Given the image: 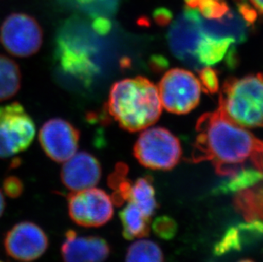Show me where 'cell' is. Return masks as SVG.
Returning <instances> with one entry per match:
<instances>
[{
	"mask_svg": "<svg viewBox=\"0 0 263 262\" xmlns=\"http://www.w3.org/2000/svg\"><path fill=\"white\" fill-rule=\"evenodd\" d=\"M194 162L209 160L221 176H233L250 162L263 172V141L228 119L220 109L199 119Z\"/></svg>",
	"mask_w": 263,
	"mask_h": 262,
	"instance_id": "1",
	"label": "cell"
},
{
	"mask_svg": "<svg viewBox=\"0 0 263 262\" xmlns=\"http://www.w3.org/2000/svg\"><path fill=\"white\" fill-rule=\"evenodd\" d=\"M107 110L122 129L144 130L161 115L158 87L144 77L116 82L110 90Z\"/></svg>",
	"mask_w": 263,
	"mask_h": 262,
	"instance_id": "2",
	"label": "cell"
},
{
	"mask_svg": "<svg viewBox=\"0 0 263 262\" xmlns=\"http://www.w3.org/2000/svg\"><path fill=\"white\" fill-rule=\"evenodd\" d=\"M218 108L239 126L263 127V74L227 80L220 94Z\"/></svg>",
	"mask_w": 263,
	"mask_h": 262,
	"instance_id": "3",
	"label": "cell"
},
{
	"mask_svg": "<svg viewBox=\"0 0 263 262\" xmlns=\"http://www.w3.org/2000/svg\"><path fill=\"white\" fill-rule=\"evenodd\" d=\"M181 152L178 139L161 127L144 129L134 146V155L139 163L158 171L174 168L181 159Z\"/></svg>",
	"mask_w": 263,
	"mask_h": 262,
	"instance_id": "4",
	"label": "cell"
},
{
	"mask_svg": "<svg viewBox=\"0 0 263 262\" xmlns=\"http://www.w3.org/2000/svg\"><path fill=\"white\" fill-rule=\"evenodd\" d=\"M158 89L165 110L172 114H186L199 105L202 86L193 72L173 68L164 73Z\"/></svg>",
	"mask_w": 263,
	"mask_h": 262,
	"instance_id": "5",
	"label": "cell"
},
{
	"mask_svg": "<svg viewBox=\"0 0 263 262\" xmlns=\"http://www.w3.org/2000/svg\"><path fill=\"white\" fill-rule=\"evenodd\" d=\"M35 124L20 103L0 106V158L25 151L35 136Z\"/></svg>",
	"mask_w": 263,
	"mask_h": 262,
	"instance_id": "6",
	"label": "cell"
},
{
	"mask_svg": "<svg viewBox=\"0 0 263 262\" xmlns=\"http://www.w3.org/2000/svg\"><path fill=\"white\" fill-rule=\"evenodd\" d=\"M0 43L12 55L31 57L41 48L43 30L37 21L31 15L12 13L1 24Z\"/></svg>",
	"mask_w": 263,
	"mask_h": 262,
	"instance_id": "7",
	"label": "cell"
},
{
	"mask_svg": "<svg viewBox=\"0 0 263 262\" xmlns=\"http://www.w3.org/2000/svg\"><path fill=\"white\" fill-rule=\"evenodd\" d=\"M70 217L78 225L98 228L108 222L114 215V201L105 191L92 188L68 196Z\"/></svg>",
	"mask_w": 263,
	"mask_h": 262,
	"instance_id": "8",
	"label": "cell"
},
{
	"mask_svg": "<svg viewBox=\"0 0 263 262\" xmlns=\"http://www.w3.org/2000/svg\"><path fill=\"white\" fill-rule=\"evenodd\" d=\"M48 237L34 223L23 221L14 226L5 237V249L10 257L19 261L37 260L48 248Z\"/></svg>",
	"mask_w": 263,
	"mask_h": 262,
	"instance_id": "9",
	"label": "cell"
},
{
	"mask_svg": "<svg viewBox=\"0 0 263 262\" xmlns=\"http://www.w3.org/2000/svg\"><path fill=\"white\" fill-rule=\"evenodd\" d=\"M40 141L49 158L63 163L77 153L80 131L64 119H50L40 129Z\"/></svg>",
	"mask_w": 263,
	"mask_h": 262,
	"instance_id": "10",
	"label": "cell"
},
{
	"mask_svg": "<svg viewBox=\"0 0 263 262\" xmlns=\"http://www.w3.org/2000/svg\"><path fill=\"white\" fill-rule=\"evenodd\" d=\"M203 35L199 14L194 9L186 7L171 27L170 45L178 58L196 63L194 54Z\"/></svg>",
	"mask_w": 263,
	"mask_h": 262,
	"instance_id": "11",
	"label": "cell"
},
{
	"mask_svg": "<svg viewBox=\"0 0 263 262\" xmlns=\"http://www.w3.org/2000/svg\"><path fill=\"white\" fill-rule=\"evenodd\" d=\"M102 176V169L91 154L80 152L66 161L61 172L65 186L72 193L95 188Z\"/></svg>",
	"mask_w": 263,
	"mask_h": 262,
	"instance_id": "12",
	"label": "cell"
},
{
	"mask_svg": "<svg viewBox=\"0 0 263 262\" xmlns=\"http://www.w3.org/2000/svg\"><path fill=\"white\" fill-rule=\"evenodd\" d=\"M109 254V245L106 240L93 236H78L72 230L67 232L62 245L63 262H103Z\"/></svg>",
	"mask_w": 263,
	"mask_h": 262,
	"instance_id": "13",
	"label": "cell"
},
{
	"mask_svg": "<svg viewBox=\"0 0 263 262\" xmlns=\"http://www.w3.org/2000/svg\"><path fill=\"white\" fill-rule=\"evenodd\" d=\"M235 40L231 38H216L204 33L195 50V61L198 64L210 67L221 62L232 44Z\"/></svg>",
	"mask_w": 263,
	"mask_h": 262,
	"instance_id": "14",
	"label": "cell"
},
{
	"mask_svg": "<svg viewBox=\"0 0 263 262\" xmlns=\"http://www.w3.org/2000/svg\"><path fill=\"white\" fill-rule=\"evenodd\" d=\"M120 219L123 234L126 239L141 238L148 234L149 218L135 203L128 202V204L120 212Z\"/></svg>",
	"mask_w": 263,
	"mask_h": 262,
	"instance_id": "15",
	"label": "cell"
},
{
	"mask_svg": "<svg viewBox=\"0 0 263 262\" xmlns=\"http://www.w3.org/2000/svg\"><path fill=\"white\" fill-rule=\"evenodd\" d=\"M20 67L13 60L0 54V102L14 97L21 88Z\"/></svg>",
	"mask_w": 263,
	"mask_h": 262,
	"instance_id": "16",
	"label": "cell"
},
{
	"mask_svg": "<svg viewBox=\"0 0 263 262\" xmlns=\"http://www.w3.org/2000/svg\"><path fill=\"white\" fill-rule=\"evenodd\" d=\"M126 200L135 203L149 219L157 207L155 191L146 178H139L134 184H130Z\"/></svg>",
	"mask_w": 263,
	"mask_h": 262,
	"instance_id": "17",
	"label": "cell"
},
{
	"mask_svg": "<svg viewBox=\"0 0 263 262\" xmlns=\"http://www.w3.org/2000/svg\"><path fill=\"white\" fill-rule=\"evenodd\" d=\"M126 262H164L159 245L150 240H138L129 248Z\"/></svg>",
	"mask_w": 263,
	"mask_h": 262,
	"instance_id": "18",
	"label": "cell"
},
{
	"mask_svg": "<svg viewBox=\"0 0 263 262\" xmlns=\"http://www.w3.org/2000/svg\"><path fill=\"white\" fill-rule=\"evenodd\" d=\"M186 7L196 10L203 20H217L228 15L231 9L227 0H185Z\"/></svg>",
	"mask_w": 263,
	"mask_h": 262,
	"instance_id": "19",
	"label": "cell"
},
{
	"mask_svg": "<svg viewBox=\"0 0 263 262\" xmlns=\"http://www.w3.org/2000/svg\"><path fill=\"white\" fill-rule=\"evenodd\" d=\"M263 179V172L257 169L243 168L238 171L235 175L231 176V179L225 185L219 188L221 193L228 192H243L251 185H256Z\"/></svg>",
	"mask_w": 263,
	"mask_h": 262,
	"instance_id": "20",
	"label": "cell"
},
{
	"mask_svg": "<svg viewBox=\"0 0 263 262\" xmlns=\"http://www.w3.org/2000/svg\"><path fill=\"white\" fill-rule=\"evenodd\" d=\"M199 81L202 89L207 93H216L218 90V78L215 70L210 67L202 68L199 72Z\"/></svg>",
	"mask_w": 263,
	"mask_h": 262,
	"instance_id": "21",
	"label": "cell"
},
{
	"mask_svg": "<svg viewBox=\"0 0 263 262\" xmlns=\"http://www.w3.org/2000/svg\"><path fill=\"white\" fill-rule=\"evenodd\" d=\"M154 226V231L162 237L170 238L173 237L176 233V224L169 218H159Z\"/></svg>",
	"mask_w": 263,
	"mask_h": 262,
	"instance_id": "22",
	"label": "cell"
},
{
	"mask_svg": "<svg viewBox=\"0 0 263 262\" xmlns=\"http://www.w3.org/2000/svg\"><path fill=\"white\" fill-rule=\"evenodd\" d=\"M5 193L10 198H17L23 190V185L20 179L15 176H10L4 181Z\"/></svg>",
	"mask_w": 263,
	"mask_h": 262,
	"instance_id": "23",
	"label": "cell"
},
{
	"mask_svg": "<svg viewBox=\"0 0 263 262\" xmlns=\"http://www.w3.org/2000/svg\"><path fill=\"white\" fill-rule=\"evenodd\" d=\"M239 4H243L256 13V15H263V0H238Z\"/></svg>",
	"mask_w": 263,
	"mask_h": 262,
	"instance_id": "24",
	"label": "cell"
},
{
	"mask_svg": "<svg viewBox=\"0 0 263 262\" xmlns=\"http://www.w3.org/2000/svg\"><path fill=\"white\" fill-rule=\"evenodd\" d=\"M5 199H4V196H3L2 193L0 192V216L2 215L4 210H5Z\"/></svg>",
	"mask_w": 263,
	"mask_h": 262,
	"instance_id": "25",
	"label": "cell"
},
{
	"mask_svg": "<svg viewBox=\"0 0 263 262\" xmlns=\"http://www.w3.org/2000/svg\"><path fill=\"white\" fill-rule=\"evenodd\" d=\"M78 2H80V4H84V5H87L89 3L94 2L95 0H77Z\"/></svg>",
	"mask_w": 263,
	"mask_h": 262,
	"instance_id": "26",
	"label": "cell"
},
{
	"mask_svg": "<svg viewBox=\"0 0 263 262\" xmlns=\"http://www.w3.org/2000/svg\"><path fill=\"white\" fill-rule=\"evenodd\" d=\"M239 262H253V261H251V260H241V261H239Z\"/></svg>",
	"mask_w": 263,
	"mask_h": 262,
	"instance_id": "27",
	"label": "cell"
},
{
	"mask_svg": "<svg viewBox=\"0 0 263 262\" xmlns=\"http://www.w3.org/2000/svg\"><path fill=\"white\" fill-rule=\"evenodd\" d=\"M0 262H2V261H0Z\"/></svg>",
	"mask_w": 263,
	"mask_h": 262,
	"instance_id": "28",
	"label": "cell"
}]
</instances>
